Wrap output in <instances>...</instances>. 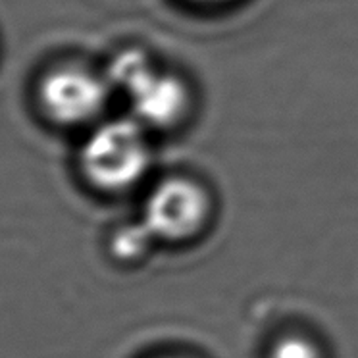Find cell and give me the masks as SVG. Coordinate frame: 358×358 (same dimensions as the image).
I'll use <instances>...</instances> for the list:
<instances>
[{
	"label": "cell",
	"instance_id": "6da1fadb",
	"mask_svg": "<svg viewBox=\"0 0 358 358\" xmlns=\"http://www.w3.org/2000/svg\"><path fill=\"white\" fill-rule=\"evenodd\" d=\"M108 83L129 99L135 120L148 127L170 129L181 124L191 110L185 81L156 70L139 48H125L110 62Z\"/></svg>",
	"mask_w": 358,
	"mask_h": 358
},
{
	"label": "cell",
	"instance_id": "7a4b0ae2",
	"mask_svg": "<svg viewBox=\"0 0 358 358\" xmlns=\"http://www.w3.org/2000/svg\"><path fill=\"white\" fill-rule=\"evenodd\" d=\"M85 179L104 193H124L145 178L150 166V145L145 125L133 120L101 124L79 152Z\"/></svg>",
	"mask_w": 358,
	"mask_h": 358
},
{
	"label": "cell",
	"instance_id": "3957f363",
	"mask_svg": "<svg viewBox=\"0 0 358 358\" xmlns=\"http://www.w3.org/2000/svg\"><path fill=\"white\" fill-rule=\"evenodd\" d=\"M210 216V195L201 183L189 178H168L147 196L141 224L152 239L187 243L203 234Z\"/></svg>",
	"mask_w": 358,
	"mask_h": 358
},
{
	"label": "cell",
	"instance_id": "277c9868",
	"mask_svg": "<svg viewBox=\"0 0 358 358\" xmlns=\"http://www.w3.org/2000/svg\"><path fill=\"white\" fill-rule=\"evenodd\" d=\"M110 83L93 71L60 68L41 81L39 101L48 120L60 125H83L101 116Z\"/></svg>",
	"mask_w": 358,
	"mask_h": 358
},
{
	"label": "cell",
	"instance_id": "5b68a950",
	"mask_svg": "<svg viewBox=\"0 0 358 358\" xmlns=\"http://www.w3.org/2000/svg\"><path fill=\"white\" fill-rule=\"evenodd\" d=\"M268 358H324L318 343L301 334H287L273 341Z\"/></svg>",
	"mask_w": 358,
	"mask_h": 358
},
{
	"label": "cell",
	"instance_id": "8992f818",
	"mask_svg": "<svg viewBox=\"0 0 358 358\" xmlns=\"http://www.w3.org/2000/svg\"><path fill=\"white\" fill-rule=\"evenodd\" d=\"M152 241V237L147 231V227L143 226H131L124 227L122 231H117L112 243V249L120 258H137L147 249V243Z\"/></svg>",
	"mask_w": 358,
	"mask_h": 358
},
{
	"label": "cell",
	"instance_id": "52a82bcc",
	"mask_svg": "<svg viewBox=\"0 0 358 358\" xmlns=\"http://www.w3.org/2000/svg\"><path fill=\"white\" fill-rule=\"evenodd\" d=\"M191 2H199V4H224V2H231V0H191Z\"/></svg>",
	"mask_w": 358,
	"mask_h": 358
},
{
	"label": "cell",
	"instance_id": "ba28073f",
	"mask_svg": "<svg viewBox=\"0 0 358 358\" xmlns=\"http://www.w3.org/2000/svg\"><path fill=\"white\" fill-rule=\"evenodd\" d=\"M160 358H181V357H160Z\"/></svg>",
	"mask_w": 358,
	"mask_h": 358
}]
</instances>
